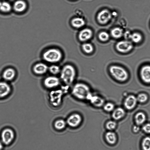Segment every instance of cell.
<instances>
[{"label": "cell", "mask_w": 150, "mask_h": 150, "mask_svg": "<svg viewBox=\"0 0 150 150\" xmlns=\"http://www.w3.org/2000/svg\"><path fill=\"white\" fill-rule=\"evenodd\" d=\"M71 93L75 98L79 100H87L91 92L90 88L87 84L78 82L73 86Z\"/></svg>", "instance_id": "cell-1"}, {"label": "cell", "mask_w": 150, "mask_h": 150, "mask_svg": "<svg viewBox=\"0 0 150 150\" xmlns=\"http://www.w3.org/2000/svg\"><path fill=\"white\" fill-rule=\"evenodd\" d=\"M60 74L61 81L66 86H69L72 84L75 80L76 71L73 66L67 64L61 69Z\"/></svg>", "instance_id": "cell-2"}, {"label": "cell", "mask_w": 150, "mask_h": 150, "mask_svg": "<svg viewBox=\"0 0 150 150\" xmlns=\"http://www.w3.org/2000/svg\"><path fill=\"white\" fill-rule=\"evenodd\" d=\"M44 61L50 63H56L59 62L62 58V54L58 49L50 48L45 50L42 54Z\"/></svg>", "instance_id": "cell-3"}, {"label": "cell", "mask_w": 150, "mask_h": 150, "mask_svg": "<svg viewBox=\"0 0 150 150\" xmlns=\"http://www.w3.org/2000/svg\"><path fill=\"white\" fill-rule=\"evenodd\" d=\"M109 71L111 76L117 81H126L128 78L127 71L123 67L117 65H112L109 68Z\"/></svg>", "instance_id": "cell-4"}, {"label": "cell", "mask_w": 150, "mask_h": 150, "mask_svg": "<svg viewBox=\"0 0 150 150\" xmlns=\"http://www.w3.org/2000/svg\"><path fill=\"white\" fill-rule=\"evenodd\" d=\"M64 93L61 89L51 91L49 94V100L51 105L55 107L59 106L62 103Z\"/></svg>", "instance_id": "cell-5"}, {"label": "cell", "mask_w": 150, "mask_h": 150, "mask_svg": "<svg viewBox=\"0 0 150 150\" xmlns=\"http://www.w3.org/2000/svg\"><path fill=\"white\" fill-rule=\"evenodd\" d=\"M14 137V134L12 129L6 128L1 132V141L4 144L7 145L13 140Z\"/></svg>", "instance_id": "cell-6"}, {"label": "cell", "mask_w": 150, "mask_h": 150, "mask_svg": "<svg viewBox=\"0 0 150 150\" xmlns=\"http://www.w3.org/2000/svg\"><path fill=\"white\" fill-rule=\"evenodd\" d=\"M133 45L132 42L128 40H122L116 44V48L119 52L126 53L130 51L133 48Z\"/></svg>", "instance_id": "cell-7"}, {"label": "cell", "mask_w": 150, "mask_h": 150, "mask_svg": "<svg viewBox=\"0 0 150 150\" xmlns=\"http://www.w3.org/2000/svg\"><path fill=\"white\" fill-rule=\"evenodd\" d=\"M60 83L59 79L54 76H48L46 77L43 81L44 86L48 89L57 87L59 85Z\"/></svg>", "instance_id": "cell-8"}, {"label": "cell", "mask_w": 150, "mask_h": 150, "mask_svg": "<svg viewBox=\"0 0 150 150\" xmlns=\"http://www.w3.org/2000/svg\"><path fill=\"white\" fill-rule=\"evenodd\" d=\"M12 10L17 13L24 12L27 9L28 5L24 0H16L12 5Z\"/></svg>", "instance_id": "cell-9"}, {"label": "cell", "mask_w": 150, "mask_h": 150, "mask_svg": "<svg viewBox=\"0 0 150 150\" xmlns=\"http://www.w3.org/2000/svg\"><path fill=\"white\" fill-rule=\"evenodd\" d=\"M82 118L79 114L74 113L70 115L67 118L66 122L70 127H76L81 122Z\"/></svg>", "instance_id": "cell-10"}, {"label": "cell", "mask_w": 150, "mask_h": 150, "mask_svg": "<svg viewBox=\"0 0 150 150\" xmlns=\"http://www.w3.org/2000/svg\"><path fill=\"white\" fill-rule=\"evenodd\" d=\"M87 100L89 101L93 106L96 108L102 107L105 103V100L103 98L98 95H93L92 93Z\"/></svg>", "instance_id": "cell-11"}, {"label": "cell", "mask_w": 150, "mask_h": 150, "mask_svg": "<svg viewBox=\"0 0 150 150\" xmlns=\"http://www.w3.org/2000/svg\"><path fill=\"white\" fill-rule=\"evenodd\" d=\"M112 15L111 13L106 9L100 11L97 16L98 21L102 24H105L108 23L111 19Z\"/></svg>", "instance_id": "cell-12"}, {"label": "cell", "mask_w": 150, "mask_h": 150, "mask_svg": "<svg viewBox=\"0 0 150 150\" xmlns=\"http://www.w3.org/2000/svg\"><path fill=\"white\" fill-rule=\"evenodd\" d=\"M141 77L145 83H150V65H145L141 68L140 72Z\"/></svg>", "instance_id": "cell-13"}, {"label": "cell", "mask_w": 150, "mask_h": 150, "mask_svg": "<svg viewBox=\"0 0 150 150\" xmlns=\"http://www.w3.org/2000/svg\"><path fill=\"white\" fill-rule=\"evenodd\" d=\"M48 67L45 64L39 62L35 64L33 67L34 72L37 75H43L48 70Z\"/></svg>", "instance_id": "cell-14"}, {"label": "cell", "mask_w": 150, "mask_h": 150, "mask_svg": "<svg viewBox=\"0 0 150 150\" xmlns=\"http://www.w3.org/2000/svg\"><path fill=\"white\" fill-rule=\"evenodd\" d=\"M137 101L136 97L134 95H130L125 98L124 102V105L127 110H131L135 106Z\"/></svg>", "instance_id": "cell-15"}, {"label": "cell", "mask_w": 150, "mask_h": 150, "mask_svg": "<svg viewBox=\"0 0 150 150\" xmlns=\"http://www.w3.org/2000/svg\"><path fill=\"white\" fill-rule=\"evenodd\" d=\"M11 91V87L5 81L0 82V98L7 96Z\"/></svg>", "instance_id": "cell-16"}, {"label": "cell", "mask_w": 150, "mask_h": 150, "mask_svg": "<svg viewBox=\"0 0 150 150\" xmlns=\"http://www.w3.org/2000/svg\"><path fill=\"white\" fill-rule=\"evenodd\" d=\"M16 72L12 68H8L5 70L2 74V77L6 81H10L12 80L16 76Z\"/></svg>", "instance_id": "cell-17"}, {"label": "cell", "mask_w": 150, "mask_h": 150, "mask_svg": "<svg viewBox=\"0 0 150 150\" xmlns=\"http://www.w3.org/2000/svg\"><path fill=\"white\" fill-rule=\"evenodd\" d=\"M92 35L91 30L88 28H85L81 30L79 33V38L82 41H84L90 39Z\"/></svg>", "instance_id": "cell-18"}, {"label": "cell", "mask_w": 150, "mask_h": 150, "mask_svg": "<svg viewBox=\"0 0 150 150\" xmlns=\"http://www.w3.org/2000/svg\"><path fill=\"white\" fill-rule=\"evenodd\" d=\"M125 111L122 108H115L112 112V117L115 120H118L121 119L125 116Z\"/></svg>", "instance_id": "cell-19"}, {"label": "cell", "mask_w": 150, "mask_h": 150, "mask_svg": "<svg viewBox=\"0 0 150 150\" xmlns=\"http://www.w3.org/2000/svg\"><path fill=\"white\" fill-rule=\"evenodd\" d=\"M12 10V5L9 2L6 1H3L0 3V11L1 12L8 13L10 12Z\"/></svg>", "instance_id": "cell-20"}, {"label": "cell", "mask_w": 150, "mask_h": 150, "mask_svg": "<svg viewBox=\"0 0 150 150\" xmlns=\"http://www.w3.org/2000/svg\"><path fill=\"white\" fill-rule=\"evenodd\" d=\"M146 119L145 115L142 112L137 113L134 117V120L136 125L139 126L143 125Z\"/></svg>", "instance_id": "cell-21"}, {"label": "cell", "mask_w": 150, "mask_h": 150, "mask_svg": "<svg viewBox=\"0 0 150 150\" xmlns=\"http://www.w3.org/2000/svg\"><path fill=\"white\" fill-rule=\"evenodd\" d=\"M105 137L107 142L110 144H114L117 142V135L115 132L112 131H109L106 132Z\"/></svg>", "instance_id": "cell-22"}, {"label": "cell", "mask_w": 150, "mask_h": 150, "mask_svg": "<svg viewBox=\"0 0 150 150\" xmlns=\"http://www.w3.org/2000/svg\"><path fill=\"white\" fill-rule=\"evenodd\" d=\"M112 36L115 38H119L124 34V32L121 28L116 27L113 29L111 32Z\"/></svg>", "instance_id": "cell-23"}, {"label": "cell", "mask_w": 150, "mask_h": 150, "mask_svg": "<svg viewBox=\"0 0 150 150\" xmlns=\"http://www.w3.org/2000/svg\"><path fill=\"white\" fill-rule=\"evenodd\" d=\"M141 146L142 150H150V137L146 136L143 139Z\"/></svg>", "instance_id": "cell-24"}, {"label": "cell", "mask_w": 150, "mask_h": 150, "mask_svg": "<svg viewBox=\"0 0 150 150\" xmlns=\"http://www.w3.org/2000/svg\"><path fill=\"white\" fill-rule=\"evenodd\" d=\"M85 24L84 21L82 18H76L73 19L71 24L73 26L76 28H80L83 26Z\"/></svg>", "instance_id": "cell-25"}, {"label": "cell", "mask_w": 150, "mask_h": 150, "mask_svg": "<svg viewBox=\"0 0 150 150\" xmlns=\"http://www.w3.org/2000/svg\"><path fill=\"white\" fill-rule=\"evenodd\" d=\"M130 39L133 42L138 43L142 40V36L140 33L134 32L131 34Z\"/></svg>", "instance_id": "cell-26"}, {"label": "cell", "mask_w": 150, "mask_h": 150, "mask_svg": "<svg viewBox=\"0 0 150 150\" xmlns=\"http://www.w3.org/2000/svg\"><path fill=\"white\" fill-rule=\"evenodd\" d=\"M66 125V122L64 120L62 119H59L55 121L54 126L57 129L61 130L65 127Z\"/></svg>", "instance_id": "cell-27"}, {"label": "cell", "mask_w": 150, "mask_h": 150, "mask_svg": "<svg viewBox=\"0 0 150 150\" xmlns=\"http://www.w3.org/2000/svg\"><path fill=\"white\" fill-rule=\"evenodd\" d=\"M103 107L105 112H112L115 109L114 104L111 102L105 103Z\"/></svg>", "instance_id": "cell-28"}, {"label": "cell", "mask_w": 150, "mask_h": 150, "mask_svg": "<svg viewBox=\"0 0 150 150\" xmlns=\"http://www.w3.org/2000/svg\"><path fill=\"white\" fill-rule=\"evenodd\" d=\"M61 70L60 67L56 64H53L48 67L50 72L53 75H57L60 74Z\"/></svg>", "instance_id": "cell-29"}, {"label": "cell", "mask_w": 150, "mask_h": 150, "mask_svg": "<svg viewBox=\"0 0 150 150\" xmlns=\"http://www.w3.org/2000/svg\"><path fill=\"white\" fill-rule=\"evenodd\" d=\"M117 125V123L115 121L111 120L107 122L105 126L107 129L110 131H112L116 128Z\"/></svg>", "instance_id": "cell-30"}, {"label": "cell", "mask_w": 150, "mask_h": 150, "mask_svg": "<svg viewBox=\"0 0 150 150\" xmlns=\"http://www.w3.org/2000/svg\"><path fill=\"white\" fill-rule=\"evenodd\" d=\"M82 48L84 51L87 53L92 52L93 50L92 45L89 43H85L83 45Z\"/></svg>", "instance_id": "cell-31"}, {"label": "cell", "mask_w": 150, "mask_h": 150, "mask_svg": "<svg viewBox=\"0 0 150 150\" xmlns=\"http://www.w3.org/2000/svg\"><path fill=\"white\" fill-rule=\"evenodd\" d=\"M98 37L101 40L103 41H105L108 40L109 36L108 33L105 32L103 31L100 33Z\"/></svg>", "instance_id": "cell-32"}, {"label": "cell", "mask_w": 150, "mask_h": 150, "mask_svg": "<svg viewBox=\"0 0 150 150\" xmlns=\"http://www.w3.org/2000/svg\"><path fill=\"white\" fill-rule=\"evenodd\" d=\"M137 101L140 103H144L147 100V95L144 93L139 94L137 98Z\"/></svg>", "instance_id": "cell-33"}, {"label": "cell", "mask_w": 150, "mask_h": 150, "mask_svg": "<svg viewBox=\"0 0 150 150\" xmlns=\"http://www.w3.org/2000/svg\"><path fill=\"white\" fill-rule=\"evenodd\" d=\"M142 129L145 133L148 134H150V123H144L142 126Z\"/></svg>", "instance_id": "cell-34"}, {"label": "cell", "mask_w": 150, "mask_h": 150, "mask_svg": "<svg viewBox=\"0 0 150 150\" xmlns=\"http://www.w3.org/2000/svg\"><path fill=\"white\" fill-rule=\"evenodd\" d=\"M140 126L137 125H134L132 128L133 132L135 133H137L139 132L140 130Z\"/></svg>", "instance_id": "cell-35"}, {"label": "cell", "mask_w": 150, "mask_h": 150, "mask_svg": "<svg viewBox=\"0 0 150 150\" xmlns=\"http://www.w3.org/2000/svg\"><path fill=\"white\" fill-rule=\"evenodd\" d=\"M4 144L0 140V150H2L4 147Z\"/></svg>", "instance_id": "cell-36"}, {"label": "cell", "mask_w": 150, "mask_h": 150, "mask_svg": "<svg viewBox=\"0 0 150 150\" xmlns=\"http://www.w3.org/2000/svg\"><path fill=\"white\" fill-rule=\"evenodd\" d=\"M1 2V1H0V3Z\"/></svg>", "instance_id": "cell-37"}, {"label": "cell", "mask_w": 150, "mask_h": 150, "mask_svg": "<svg viewBox=\"0 0 150 150\" xmlns=\"http://www.w3.org/2000/svg\"></svg>", "instance_id": "cell-38"}]
</instances>
